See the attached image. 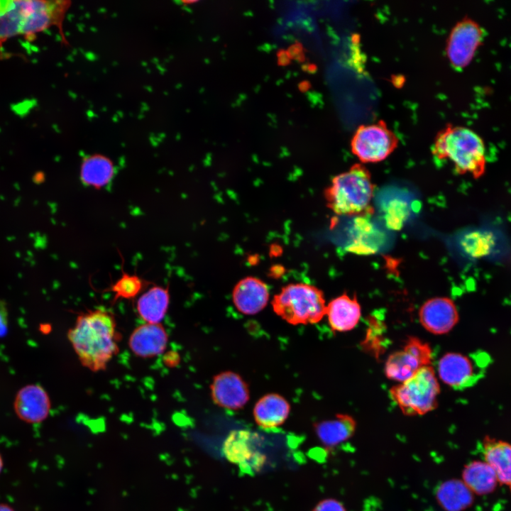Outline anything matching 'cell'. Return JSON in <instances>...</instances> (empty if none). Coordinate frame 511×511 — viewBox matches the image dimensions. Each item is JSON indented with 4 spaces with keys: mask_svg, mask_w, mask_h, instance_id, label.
<instances>
[{
    "mask_svg": "<svg viewBox=\"0 0 511 511\" xmlns=\"http://www.w3.org/2000/svg\"><path fill=\"white\" fill-rule=\"evenodd\" d=\"M121 337L114 314L101 308L79 314L67 331L81 365L94 373L104 370L117 355Z\"/></svg>",
    "mask_w": 511,
    "mask_h": 511,
    "instance_id": "cell-1",
    "label": "cell"
},
{
    "mask_svg": "<svg viewBox=\"0 0 511 511\" xmlns=\"http://www.w3.org/2000/svg\"><path fill=\"white\" fill-rule=\"evenodd\" d=\"M432 152L437 160L450 162L460 175L468 174L478 179L485 173L484 141L469 128L447 125L437 133Z\"/></svg>",
    "mask_w": 511,
    "mask_h": 511,
    "instance_id": "cell-2",
    "label": "cell"
},
{
    "mask_svg": "<svg viewBox=\"0 0 511 511\" xmlns=\"http://www.w3.org/2000/svg\"><path fill=\"white\" fill-rule=\"evenodd\" d=\"M374 189L368 170L355 164L333 177L324 190V197L327 207L336 214L363 217L373 212Z\"/></svg>",
    "mask_w": 511,
    "mask_h": 511,
    "instance_id": "cell-3",
    "label": "cell"
},
{
    "mask_svg": "<svg viewBox=\"0 0 511 511\" xmlns=\"http://www.w3.org/2000/svg\"><path fill=\"white\" fill-rule=\"evenodd\" d=\"M272 305L278 316L293 325L315 324L326 315L322 291L305 283L285 286L274 296Z\"/></svg>",
    "mask_w": 511,
    "mask_h": 511,
    "instance_id": "cell-4",
    "label": "cell"
},
{
    "mask_svg": "<svg viewBox=\"0 0 511 511\" xmlns=\"http://www.w3.org/2000/svg\"><path fill=\"white\" fill-rule=\"evenodd\" d=\"M439 384L430 366L419 369L411 378L392 387L390 397L404 414L423 415L437 407Z\"/></svg>",
    "mask_w": 511,
    "mask_h": 511,
    "instance_id": "cell-5",
    "label": "cell"
},
{
    "mask_svg": "<svg viewBox=\"0 0 511 511\" xmlns=\"http://www.w3.org/2000/svg\"><path fill=\"white\" fill-rule=\"evenodd\" d=\"M491 362L490 356L483 351L468 356L447 353L439 361V377L454 390H464L473 386L485 373Z\"/></svg>",
    "mask_w": 511,
    "mask_h": 511,
    "instance_id": "cell-6",
    "label": "cell"
},
{
    "mask_svg": "<svg viewBox=\"0 0 511 511\" xmlns=\"http://www.w3.org/2000/svg\"><path fill=\"white\" fill-rule=\"evenodd\" d=\"M397 136L383 121L361 125L354 133L351 151L362 163H378L388 158L397 148Z\"/></svg>",
    "mask_w": 511,
    "mask_h": 511,
    "instance_id": "cell-7",
    "label": "cell"
},
{
    "mask_svg": "<svg viewBox=\"0 0 511 511\" xmlns=\"http://www.w3.org/2000/svg\"><path fill=\"white\" fill-rule=\"evenodd\" d=\"M432 351L429 345L417 337L410 336L402 349L392 353L385 365L388 378L400 383L414 375L432 362Z\"/></svg>",
    "mask_w": 511,
    "mask_h": 511,
    "instance_id": "cell-8",
    "label": "cell"
},
{
    "mask_svg": "<svg viewBox=\"0 0 511 511\" xmlns=\"http://www.w3.org/2000/svg\"><path fill=\"white\" fill-rule=\"evenodd\" d=\"M484 33L480 26L470 18L458 21L451 31L446 52L451 65L456 69L466 67L481 45Z\"/></svg>",
    "mask_w": 511,
    "mask_h": 511,
    "instance_id": "cell-9",
    "label": "cell"
},
{
    "mask_svg": "<svg viewBox=\"0 0 511 511\" xmlns=\"http://www.w3.org/2000/svg\"><path fill=\"white\" fill-rule=\"evenodd\" d=\"M210 390L216 405L231 410L242 408L250 397L247 383L238 374L232 371H224L215 375Z\"/></svg>",
    "mask_w": 511,
    "mask_h": 511,
    "instance_id": "cell-10",
    "label": "cell"
},
{
    "mask_svg": "<svg viewBox=\"0 0 511 511\" xmlns=\"http://www.w3.org/2000/svg\"><path fill=\"white\" fill-rule=\"evenodd\" d=\"M256 439V434L249 431H232L223 445L225 457L246 471H258L263 464L265 457L254 450Z\"/></svg>",
    "mask_w": 511,
    "mask_h": 511,
    "instance_id": "cell-11",
    "label": "cell"
},
{
    "mask_svg": "<svg viewBox=\"0 0 511 511\" xmlns=\"http://www.w3.org/2000/svg\"><path fill=\"white\" fill-rule=\"evenodd\" d=\"M13 409L21 420L29 424H38L45 420L50 414L51 401L42 386L28 385L18 391L13 402Z\"/></svg>",
    "mask_w": 511,
    "mask_h": 511,
    "instance_id": "cell-12",
    "label": "cell"
},
{
    "mask_svg": "<svg viewBox=\"0 0 511 511\" xmlns=\"http://www.w3.org/2000/svg\"><path fill=\"white\" fill-rule=\"evenodd\" d=\"M168 340L167 332L162 324L144 323L132 331L128 345L136 356L148 359L164 353Z\"/></svg>",
    "mask_w": 511,
    "mask_h": 511,
    "instance_id": "cell-13",
    "label": "cell"
},
{
    "mask_svg": "<svg viewBox=\"0 0 511 511\" xmlns=\"http://www.w3.org/2000/svg\"><path fill=\"white\" fill-rule=\"evenodd\" d=\"M424 328L434 334H444L453 329L458 321L454 302L448 297H434L426 301L419 312Z\"/></svg>",
    "mask_w": 511,
    "mask_h": 511,
    "instance_id": "cell-14",
    "label": "cell"
},
{
    "mask_svg": "<svg viewBox=\"0 0 511 511\" xmlns=\"http://www.w3.org/2000/svg\"><path fill=\"white\" fill-rule=\"evenodd\" d=\"M232 300L241 313L256 314L265 308L269 300L268 287L259 278L251 276L244 278L233 287Z\"/></svg>",
    "mask_w": 511,
    "mask_h": 511,
    "instance_id": "cell-15",
    "label": "cell"
},
{
    "mask_svg": "<svg viewBox=\"0 0 511 511\" xmlns=\"http://www.w3.org/2000/svg\"><path fill=\"white\" fill-rule=\"evenodd\" d=\"M325 316L333 331H348L353 329L361 319V305L356 295L352 297L344 293L326 305Z\"/></svg>",
    "mask_w": 511,
    "mask_h": 511,
    "instance_id": "cell-16",
    "label": "cell"
},
{
    "mask_svg": "<svg viewBox=\"0 0 511 511\" xmlns=\"http://www.w3.org/2000/svg\"><path fill=\"white\" fill-rule=\"evenodd\" d=\"M170 302L169 287L154 285L138 297L136 308L145 323L161 324Z\"/></svg>",
    "mask_w": 511,
    "mask_h": 511,
    "instance_id": "cell-17",
    "label": "cell"
},
{
    "mask_svg": "<svg viewBox=\"0 0 511 511\" xmlns=\"http://www.w3.org/2000/svg\"><path fill=\"white\" fill-rule=\"evenodd\" d=\"M116 167L111 158L101 153L84 157L79 167V179L86 187L101 189L113 180Z\"/></svg>",
    "mask_w": 511,
    "mask_h": 511,
    "instance_id": "cell-18",
    "label": "cell"
},
{
    "mask_svg": "<svg viewBox=\"0 0 511 511\" xmlns=\"http://www.w3.org/2000/svg\"><path fill=\"white\" fill-rule=\"evenodd\" d=\"M290 411V404L285 397L276 393H269L256 403L253 417L260 427L271 429L282 425L287 419Z\"/></svg>",
    "mask_w": 511,
    "mask_h": 511,
    "instance_id": "cell-19",
    "label": "cell"
},
{
    "mask_svg": "<svg viewBox=\"0 0 511 511\" xmlns=\"http://www.w3.org/2000/svg\"><path fill=\"white\" fill-rule=\"evenodd\" d=\"M483 445L485 462L495 471L498 481L505 485L511 493V444L487 436Z\"/></svg>",
    "mask_w": 511,
    "mask_h": 511,
    "instance_id": "cell-20",
    "label": "cell"
},
{
    "mask_svg": "<svg viewBox=\"0 0 511 511\" xmlns=\"http://www.w3.org/2000/svg\"><path fill=\"white\" fill-rule=\"evenodd\" d=\"M356 428L355 419L349 414H339L336 418L314 424L320 442L327 448L334 447L351 438Z\"/></svg>",
    "mask_w": 511,
    "mask_h": 511,
    "instance_id": "cell-21",
    "label": "cell"
},
{
    "mask_svg": "<svg viewBox=\"0 0 511 511\" xmlns=\"http://www.w3.org/2000/svg\"><path fill=\"white\" fill-rule=\"evenodd\" d=\"M28 0L0 1V44L18 35H23Z\"/></svg>",
    "mask_w": 511,
    "mask_h": 511,
    "instance_id": "cell-22",
    "label": "cell"
},
{
    "mask_svg": "<svg viewBox=\"0 0 511 511\" xmlns=\"http://www.w3.org/2000/svg\"><path fill=\"white\" fill-rule=\"evenodd\" d=\"M436 496L438 503L446 511H463L473 501V493L458 479L442 483L436 490Z\"/></svg>",
    "mask_w": 511,
    "mask_h": 511,
    "instance_id": "cell-23",
    "label": "cell"
},
{
    "mask_svg": "<svg viewBox=\"0 0 511 511\" xmlns=\"http://www.w3.org/2000/svg\"><path fill=\"white\" fill-rule=\"evenodd\" d=\"M463 482L472 493L486 495L492 493L498 482L496 474L486 462L473 461L462 472Z\"/></svg>",
    "mask_w": 511,
    "mask_h": 511,
    "instance_id": "cell-24",
    "label": "cell"
},
{
    "mask_svg": "<svg viewBox=\"0 0 511 511\" xmlns=\"http://www.w3.org/2000/svg\"><path fill=\"white\" fill-rule=\"evenodd\" d=\"M147 285V281L137 274H130L121 268V276L107 289L114 294L112 303L119 300H133L140 295Z\"/></svg>",
    "mask_w": 511,
    "mask_h": 511,
    "instance_id": "cell-25",
    "label": "cell"
},
{
    "mask_svg": "<svg viewBox=\"0 0 511 511\" xmlns=\"http://www.w3.org/2000/svg\"><path fill=\"white\" fill-rule=\"evenodd\" d=\"M495 245V238L493 234L483 231L469 232L461 241V246L465 253L474 258H480L489 255Z\"/></svg>",
    "mask_w": 511,
    "mask_h": 511,
    "instance_id": "cell-26",
    "label": "cell"
},
{
    "mask_svg": "<svg viewBox=\"0 0 511 511\" xmlns=\"http://www.w3.org/2000/svg\"><path fill=\"white\" fill-rule=\"evenodd\" d=\"M407 211L406 206L402 202H393L388 207L385 215L387 225L393 229H400L407 216Z\"/></svg>",
    "mask_w": 511,
    "mask_h": 511,
    "instance_id": "cell-27",
    "label": "cell"
},
{
    "mask_svg": "<svg viewBox=\"0 0 511 511\" xmlns=\"http://www.w3.org/2000/svg\"><path fill=\"white\" fill-rule=\"evenodd\" d=\"M312 511H346V510L338 500L328 498L319 502Z\"/></svg>",
    "mask_w": 511,
    "mask_h": 511,
    "instance_id": "cell-28",
    "label": "cell"
},
{
    "mask_svg": "<svg viewBox=\"0 0 511 511\" xmlns=\"http://www.w3.org/2000/svg\"><path fill=\"white\" fill-rule=\"evenodd\" d=\"M8 309L6 303L0 300V337L3 336L8 329Z\"/></svg>",
    "mask_w": 511,
    "mask_h": 511,
    "instance_id": "cell-29",
    "label": "cell"
},
{
    "mask_svg": "<svg viewBox=\"0 0 511 511\" xmlns=\"http://www.w3.org/2000/svg\"><path fill=\"white\" fill-rule=\"evenodd\" d=\"M180 356L176 352H169L164 356V364L169 367L175 366L180 361Z\"/></svg>",
    "mask_w": 511,
    "mask_h": 511,
    "instance_id": "cell-30",
    "label": "cell"
},
{
    "mask_svg": "<svg viewBox=\"0 0 511 511\" xmlns=\"http://www.w3.org/2000/svg\"><path fill=\"white\" fill-rule=\"evenodd\" d=\"M0 511H15V510L6 503H0Z\"/></svg>",
    "mask_w": 511,
    "mask_h": 511,
    "instance_id": "cell-31",
    "label": "cell"
},
{
    "mask_svg": "<svg viewBox=\"0 0 511 511\" xmlns=\"http://www.w3.org/2000/svg\"><path fill=\"white\" fill-rule=\"evenodd\" d=\"M4 467V461L1 454H0V474Z\"/></svg>",
    "mask_w": 511,
    "mask_h": 511,
    "instance_id": "cell-32",
    "label": "cell"
}]
</instances>
